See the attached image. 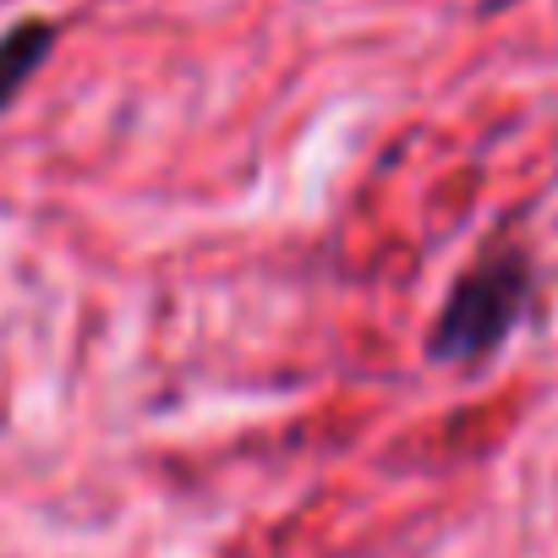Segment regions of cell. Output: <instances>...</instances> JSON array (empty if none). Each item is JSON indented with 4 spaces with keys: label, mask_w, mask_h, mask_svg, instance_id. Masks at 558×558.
I'll list each match as a JSON object with an SVG mask.
<instances>
[{
    "label": "cell",
    "mask_w": 558,
    "mask_h": 558,
    "mask_svg": "<svg viewBox=\"0 0 558 558\" xmlns=\"http://www.w3.org/2000/svg\"><path fill=\"white\" fill-rule=\"evenodd\" d=\"M525 257L520 252H493L482 257L460 286L449 291V307L433 329V356L438 362H476L487 356L525 313Z\"/></svg>",
    "instance_id": "obj_1"
},
{
    "label": "cell",
    "mask_w": 558,
    "mask_h": 558,
    "mask_svg": "<svg viewBox=\"0 0 558 558\" xmlns=\"http://www.w3.org/2000/svg\"><path fill=\"white\" fill-rule=\"evenodd\" d=\"M50 50H56V23H17L0 39V110L23 94V83L39 72Z\"/></svg>",
    "instance_id": "obj_2"
}]
</instances>
